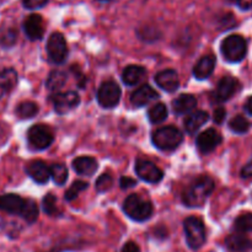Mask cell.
Wrapping results in <instances>:
<instances>
[{"label": "cell", "mask_w": 252, "mask_h": 252, "mask_svg": "<svg viewBox=\"0 0 252 252\" xmlns=\"http://www.w3.org/2000/svg\"><path fill=\"white\" fill-rule=\"evenodd\" d=\"M122 91L115 81H105L97 91V101L101 107L113 108L120 103Z\"/></svg>", "instance_id": "52a82bcc"}, {"label": "cell", "mask_w": 252, "mask_h": 252, "mask_svg": "<svg viewBox=\"0 0 252 252\" xmlns=\"http://www.w3.org/2000/svg\"><path fill=\"white\" fill-rule=\"evenodd\" d=\"M167 107L164 105V103L159 102L155 103L154 106L149 108L148 111V118H149L150 123L153 125H158V123L164 122L167 118Z\"/></svg>", "instance_id": "484cf974"}, {"label": "cell", "mask_w": 252, "mask_h": 252, "mask_svg": "<svg viewBox=\"0 0 252 252\" xmlns=\"http://www.w3.org/2000/svg\"><path fill=\"white\" fill-rule=\"evenodd\" d=\"M159 94L150 85H142L139 89L134 90L130 95V102L134 107H144L152 101L157 100Z\"/></svg>", "instance_id": "2e32d148"}, {"label": "cell", "mask_w": 252, "mask_h": 252, "mask_svg": "<svg viewBox=\"0 0 252 252\" xmlns=\"http://www.w3.org/2000/svg\"><path fill=\"white\" fill-rule=\"evenodd\" d=\"M42 207H43L44 213L49 217L61 216L62 213V212L59 211L58 204H57V199L53 193H47L46 196H44L43 201H42Z\"/></svg>", "instance_id": "f1b7e54d"}, {"label": "cell", "mask_w": 252, "mask_h": 252, "mask_svg": "<svg viewBox=\"0 0 252 252\" xmlns=\"http://www.w3.org/2000/svg\"><path fill=\"white\" fill-rule=\"evenodd\" d=\"M113 179L110 174H102L96 181V191L97 192H106L112 187Z\"/></svg>", "instance_id": "e575fe53"}, {"label": "cell", "mask_w": 252, "mask_h": 252, "mask_svg": "<svg viewBox=\"0 0 252 252\" xmlns=\"http://www.w3.org/2000/svg\"><path fill=\"white\" fill-rule=\"evenodd\" d=\"M98 1H110V0H98Z\"/></svg>", "instance_id": "f6af8a7d"}, {"label": "cell", "mask_w": 252, "mask_h": 252, "mask_svg": "<svg viewBox=\"0 0 252 252\" xmlns=\"http://www.w3.org/2000/svg\"><path fill=\"white\" fill-rule=\"evenodd\" d=\"M245 110H246V112L249 113V115L252 116V96H251V97H249L248 101H246Z\"/></svg>", "instance_id": "7bdbcfd3"}, {"label": "cell", "mask_w": 252, "mask_h": 252, "mask_svg": "<svg viewBox=\"0 0 252 252\" xmlns=\"http://www.w3.org/2000/svg\"><path fill=\"white\" fill-rule=\"evenodd\" d=\"M47 1H48V0H22L24 6L30 10L39 9V7L44 6V5L47 4Z\"/></svg>", "instance_id": "d590c367"}, {"label": "cell", "mask_w": 252, "mask_h": 252, "mask_svg": "<svg viewBox=\"0 0 252 252\" xmlns=\"http://www.w3.org/2000/svg\"><path fill=\"white\" fill-rule=\"evenodd\" d=\"M47 53L51 62L56 64L63 63L68 57V46L65 38L61 32H54L47 42Z\"/></svg>", "instance_id": "ba28073f"}, {"label": "cell", "mask_w": 252, "mask_h": 252, "mask_svg": "<svg viewBox=\"0 0 252 252\" xmlns=\"http://www.w3.org/2000/svg\"><path fill=\"white\" fill-rule=\"evenodd\" d=\"M241 176L244 179H250V177H252V160L243 167V170H241Z\"/></svg>", "instance_id": "60d3db41"}, {"label": "cell", "mask_w": 252, "mask_h": 252, "mask_svg": "<svg viewBox=\"0 0 252 252\" xmlns=\"http://www.w3.org/2000/svg\"><path fill=\"white\" fill-rule=\"evenodd\" d=\"M21 217L29 224L34 223L37 220V218H38V207H37L36 202L33 199H26Z\"/></svg>", "instance_id": "83f0119b"}, {"label": "cell", "mask_w": 252, "mask_h": 252, "mask_svg": "<svg viewBox=\"0 0 252 252\" xmlns=\"http://www.w3.org/2000/svg\"><path fill=\"white\" fill-rule=\"evenodd\" d=\"M155 83L162 90L167 91V93H174L180 86L179 74L174 69H166L155 75Z\"/></svg>", "instance_id": "9a60e30c"}, {"label": "cell", "mask_w": 252, "mask_h": 252, "mask_svg": "<svg viewBox=\"0 0 252 252\" xmlns=\"http://www.w3.org/2000/svg\"><path fill=\"white\" fill-rule=\"evenodd\" d=\"M121 252H140V249L138 244H135L134 241H128V243L123 245Z\"/></svg>", "instance_id": "ab89813d"}, {"label": "cell", "mask_w": 252, "mask_h": 252, "mask_svg": "<svg viewBox=\"0 0 252 252\" xmlns=\"http://www.w3.org/2000/svg\"><path fill=\"white\" fill-rule=\"evenodd\" d=\"M89 184L85 181H75L73 182V185L70 186V189L65 192V199L66 201H74L79 194L83 191H85L88 189Z\"/></svg>", "instance_id": "836d02e7"}, {"label": "cell", "mask_w": 252, "mask_h": 252, "mask_svg": "<svg viewBox=\"0 0 252 252\" xmlns=\"http://www.w3.org/2000/svg\"><path fill=\"white\" fill-rule=\"evenodd\" d=\"M73 169L81 176H93L98 169V164L91 157H79L74 159Z\"/></svg>", "instance_id": "44dd1931"}, {"label": "cell", "mask_w": 252, "mask_h": 252, "mask_svg": "<svg viewBox=\"0 0 252 252\" xmlns=\"http://www.w3.org/2000/svg\"><path fill=\"white\" fill-rule=\"evenodd\" d=\"M234 228L238 233H249L252 231V213H243L236 218Z\"/></svg>", "instance_id": "4dcf8cb0"}, {"label": "cell", "mask_w": 252, "mask_h": 252, "mask_svg": "<svg viewBox=\"0 0 252 252\" xmlns=\"http://www.w3.org/2000/svg\"><path fill=\"white\" fill-rule=\"evenodd\" d=\"M221 54L230 63H238L245 58L248 53V43L240 34L228 36L221 43Z\"/></svg>", "instance_id": "277c9868"}, {"label": "cell", "mask_w": 252, "mask_h": 252, "mask_svg": "<svg viewBox=\"0 0 252 252\" xmlns=\"http://www.w3.org/2000/svg\"><path fill=\"white\" fill-rule=\"evenodd\" d=\"M225 116H226V111L225 108L223 107H218L213 113V120L217 125H221L223 121L225 120Z\"/></svg>", "instance_id": "8d00e7d4"}, {"label": "cell", "mask_w": 252, "mask_h": 252, "mask_svg": "<svg viewBox=\"0 0 252 252\" xmlns=\"http://www.w3.org/2000/svg\"><path fill=\"white\" fill-rule=\"evenodd\" d=\"M197 147H198L199 152L204 153H211L218 147L221 143V135L218 130L209 128V129L204 130L201 134L197 137Z\"/></svg>", "instance_id": "7c38bea8"}, {"label": "cell", "mask_w": 252, "mask_h": 252, "mask_svg": "<svg viewBox=\"0 0 252 252\" xmlns=\"http://www.w3.org/2000/svg\"><path fill=\"white\" fill-rule=\"evenodd\" d=\"M225 246L230 252H249L252 249V241L241 233L231 234L225 239Z\"/></svg>", "instance_id": "ffe728a7"}, {"label": "cell", "mask_w": 252, "mask_h": 252, "mask_svg": "<svg viewBox=\"0 0 252 252\" xmlns=\"http://www.w3.org/2000/svg\"><path fill=\"white\" fill-rule=\"evenodd\" d=\"M238 89L239 81L236 79L231 78V76H224L220 79L216 90L212 94V97L216 102H224V101H228L238 91Z\"/></svg>", "instance_id": "8fae6325"}, {"label": "cell", "mask_w": 252, "mask_h": 252, "mask_svg": "<svg viewBox=\"0 0 252 252\" xmlns=\"http://www.w3.org/2000/svg\"><path fill=\"white\" fill-rule=\"evenodd\" d=\"M25 202H26V199L21 198L19 194H2V196H0V209L4 211L5 213L21 217L25 207Z\"/></svg>", "instance_id": "5bb4252c"}, {"label": "cell", "mask_w": 252, "mask_h": 252, "mask_svg": "<svg viewBox=\"0 0 252 252\" xmlns=\"http://www.w3.org/2000/svg\"><path fill=\"white\" fill-rule=\"evenodd\" d=\"M228 1H230V2H234V1H238V0H228Z\"/></svg>", "instance_id": "ee69618b"}, {"label": "cell", "mask_w": 252, "mask_h": 252, "mask_svg": "<svg viewBox=\"0 0 252 252\" xmlns=\"http://www.w3.org/2000/svg\"><path fill=\"white\" fill-rule=\"evenodd\" d=\"M120 185H121V187H122L123 189H132V187H134L135 185H137V181H135L134 179H132V177L123 176V177H121Z\"/></svg>", "instance_id": "74e56055"}, {"label": "cell", "mask_w": 252, "mask_h": 252, "mask_svg": "<svg viewBox=\"0 0 252 252\" xmlns=\"http://www.w3.org/2000/svg\"><path fill=\"white\" fill-rule=\"evenodd\" d=\"M51 177L54 184L58 186H63L68 180V170L63 164H53L51 166Z\"/></svg>", "instance_id": "f546056e"}, {"label": "cell", "mask_w": 252, "mask_h": 252, "mask_svg": "<svg viewBox=\"0 0 252 252\" xmlns=\"http://www.w3.org/2000/svg\"><path fill=\"white\" fill-rule=\"evenodd\" d=\"M17 32L15 29H5L0 31V46L11 47L16 43Z\"/></svg>", "instance_id": "d6a6232c"}, {"label": "cell", "mask_w": 252, "mask_h": 252, "mask_svg": "<svg viewBox=\"0 0 252 252\" xmlns=\"http://www.w3.org/2000/svg\"><path fill=\"white\" fill-rule=\"evenodd\" d=\"M214 189V181L208 176H202L192 182L182 194V201L189 208H199L206 203Z\"/></svg>", "instance_id": "6da1fadb"}, {"label": "cell", "mask_w": 252, "mask_h": 252, "mask_svg": "<svg viewBox=\"0 0 252 252\" xmlns=\"http://www.w3.org/2000/svg\"><path fill=\"white\" fill-rule=\"evenodd\" d=\"M216 63L217 61L213 54H207V56L202 57L193 68L194 78L198 79V80H206V79H208L213 74L214 68H216Z\"/></svg>", "instance_id": "ac0fdd59"}, {"label": "cell", "mask_w": 252, "mask_h": 252, "mask_svg": "<svg viewBox=\"0 0 252 252\" xmlns=\"http://www.w3.org/2000/svg\"><path fill=\"white\" fill-rule=\"evenodd\" d=\"M153 144L160 150H174L179 147L184 140L181 130L174 126L162 127L153 132Z\"/></svg>", "instance_id": "3957f363"}, {"label": "cell", "mask_w": 252, "mask_h": 252, "mask_svg": "<svg viewBox=\"0 0 252 252\" xmlns=\"http://www.w3.org/2000/svg\"><path fill=\"white\" fill-rule=\"evenodd\" d=\"M147 75V70L142 65H128L122 73V80L127 86H134L139 84Z\"/></svg>", "instance_id": "cb8c5ba5"}, {"label": "cell", "mask_w": 252, "mask_h": 252, "mask_svg": "<svg viewBox=\"0 0 252 252\" xmlns=\"http://www.w3.org/2000/svg\"><path fill=\"white\" fill-rule=\"evenodd\" d=\"M54 135L51 128L46 125H34L27 132V140L32 149L44 150L53 143Z\"/></svg>", "instance_id": "8992f818"}, {"label": "cell", "mask_w": 252, "mask_h": 252, "mask_svg": "<svg viewBox=\"0 0 252 252\" xmlns=\"http://www.w3.org/2000/svg\"><path fill=\"white\" fill-rule=\"evenodd\" d=\"M73 71H74V74H75V76H76V81H78V85L80 86L81 89H83L84 85H85V83H86V78L83 75V74H81L79 66L74 65L73 66Z\"/></svg>", "instance_id": "f35d334b"}, {"label": "cell", "mask_w": 252, "mask_h": 252, "mask_svg": "<svg viewBox=\"0 0 252 252\" xmlns=\"http://www.w3.org/2000/svg\"><path fill=\"white\" fill-rule=\"evenodd\" d=\"M52 102L54 105V110L59 115L68 113L69 111L78 107L80 103V96L75 91H64V93H57L52 96Z\"/></svg>", "instance_id": "30bf717a"}, {"label": "cell", "mask_w": 252, "mask_h": 252, "mask_svg": "<svg viewBox=\"0 0 252 252\" xmlns=\"http://www.w3.org/2000/svg\"><path fill=\"white\" fill-rule=\"evenodd\" d=\"M236 2L240 6V9L243 10H249L252 7V0H238Z\"/></svg>", "instance_id": "b9f144b4"}, {"label": "cell", "mask_w": 252, "mask_h": 252, "mask_svg": "<svg viewBox=\"0 0 252 252\" xmlns=\"http://www.w3.org/2000/svg\"><path fill=\"white\" fill-rule=\"evenodd\" d=\"M24 31L27 38L31 39V41L41 39L44 34V25L42 16L33 14L26 17V20L24 21Z\"/></svg>", "instance_id": "4fadbf2b"}, {"label": "cell", "mask_w": 252, "mask_h": 252, "mask_svg": "<svg viewBox=\"0 0 252 252\" xmlns=\"http://www.w3.org/2000/svg\"><path fill=\"white\" fill-rule=\"evenodd\" d=\"M38 113V106L32 101H24L16 107V116L21 120H30Z\"/></svg>", "instance_id": "4316f807"}, {"label": "cell", "mask_w": 252, "mask_h": 252, "mask_svg": "<svg viewBox=\"0 0 252 252\" xmlns=\"http://www.w3.org/2000/svg\"><path fill=\"white\" fill-rule=\"evenodd\" d=\"M229 127L233 132L238 133V134H244V133L248 132L251 127V123L249 122L248 118H245L244 116H235L233 120L229 122Z\"/></svg>", "instance_id": "1f68e13d"}, {"label": "cell", "mask_w": 252, "mask_h": 252, "mask_svg": "<svg viewBox=\"0 0 252 252\" xmlns=\"http://www.w3.org/2000/svg\"><path fill=\"white\" fill-rule=\"evenodd\" d=\"M17 84V73L11 68L0 71V98L11 93Z\"/></svg>", "instance_id": "7402d4cb"}, {"label": "cell", "mask_w": 252, "mask_h": 252, "mask_svg": "<svg viewBox=\"0 0 252 252\" xmlns=\"http://www.w3.org/2000/svg\"><path fill=\"white\" fill-rule=\"evenodd\" d=\"M123 211L135 221H145L153 216V204L140 194L133 193L123 202Z\"/></svg>", "instance_id": "7a4b0ae2"}, {"label": "cell", "mask_w": 252, "mask_h": 252, "mask_svg": "<svg viewBox=\"0 0 252 252\" xmlns=\"http://www.w3.org/2000/svg\"><path fill=\"white\" fill-rule=\"evenodd\" d=\"M209 120V115L206 111H196L191 113L185 120V129L189 134H194L203 125H206Z\"/></svg>", "instance_id": "603a6c76"}, {"label": "cell", "mask_w": 252, "mask_h": 252, "mask_svg": "<svg viewBox=\"0 0 252 252\" xmlns=\"http://www.w3.org/2000/svg\"><path fill=\"white\" fill-rule=\"evenodd\" d=\"M66 83V74L62 70H53L47 79V89L52 93H58Z\"/></svg>", "instance_id": "d4e9b609"}, {"label": "cell", "mask_w": 252, "mask_h": 252, "mask_svg": "<svg viewBox=\"0 0 252 252\" xmlns=\"http://www.w3.org/2000/svg\"><path fill=\"white\" fill-rule=\"evenodd\" d=\"M135 172L143 181L148 184H159L164 177V172L152 161L139 159L135 161Z\"/></svg>", "instance_id": "9c48e42d"}, {"label": "cell", "mask_w": 252, "mask_h": 252, "mask_svg": "<svg viewBox=\"0 0 252 252\" xmlns=\"http://www.w3.org/2000/svg\"><path fill=\"white\" fill-rule=\"evenodd\" d=\"M26 172L34 182L39 185L47 184L51 177V167L47 166L41 160H34L30 162L26 166Z\"/></svg>", "instance_id": "e0dca14e"}, {"label": "cell", "mask_w": 252, "mask_h": 252, "mask_svg": "<svg viewBox=\"0 0 252 252\" xmlns=\"http://www.w3.org/2000/svg\"><path fill=\"white\" fill-rule=\"evenodd\" d=\"M197 98L191 94H182L172 101V111L175 115L182 116L196 108Z\"/></svg>", "instance_id": "d6986e66"}, {"label": "cell", "mask_w": 252, "mask_h": 252, "mask_svg": "<svg viewBox=\"0 0 252 252\" xmlns=\"http://www.w3.org/2000/svg\"><path fill=\"white\" fill-rule=\"evenodd\" d=\"M185 234H186L187 245L192 250H198L204 245L207 240L206 226L203 221L196 217H189L184 221Z\"/></svg>", "instance_id": "5b68a950"}]
</instances>
